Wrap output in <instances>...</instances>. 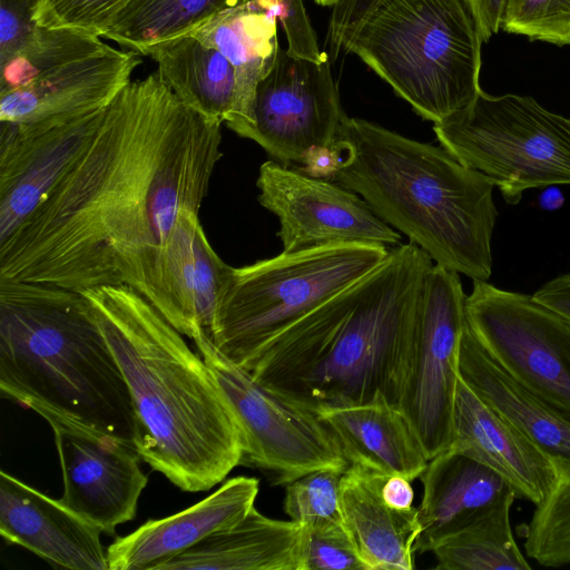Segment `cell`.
Segmentation results:
<instances>
[{
	"instance_id": "cell-1",
	"label": "cell",
	"mask_w": 570,
	"mask_h": 570,
	"mask_svg": "<svg viewBox=\"0 0 570 570\" xmlns=\"http://www.w3.org/2000/svg\"><path fill=\"white\" fill-rule=\"evenodd\" d=\"M222 125L180 101L157 71L105 109L75 163L0 243V278L73 291L127 285L165 318V248L179 214H199L223 156Z\"/></svg>"
},
{
	"instance_id": "cell-2",
	"label": "cell",
	"mask_w": 570,
	"mask_h": 570,
	"mask_svg": "<svg viewBox=\"0 0 570 570\" xmlns=\"http://www.w3.org/2000/svg\"><path fill=\"white\" fill-rule=\"evenodd\" d=\"M433 261L409 242L271 338L249 362L262 385L313 410L383 394L397 405L417 303Z\"/></svg>"
},
{
	"instance_id": "cell-3",
	"label": "cell",
	"mask_w": 570,
	"mask_h": 570,
	"mask_svg": "<svg viewBox=\"0 0 570 570\" xmlns=\"http://www.w3.org/2000/svg\"><path fill=\"white\" fill-rule=\"evenodd\" d=\"M80 292L127 382L141 460L186 492L224 481L240 464L242 444L202 355L134 288Z\"/></svg>"
},
{
	"instance_id": "cell-4",
	"label": "cell",
	"mask_w": 570,
	"mask_h": 570,
	"mask_svg": "<svg viewBox=\"0 0 570 570\" xmlns=\"http://www.w3.org/2000/svg\"><path fill=\"white\" fill-rule=\"evenodd\" d=\"M332 150L325 179L358 194L435 264L489 281L498 218L489 177L443 147L348 116Z\"/></svg>"
},
{
	"instance_id": "cell-5",
	"label": "cell",
	"mask_w": 570,
	"mask_h": 570,
	"mask_svg": "<svg viewBox=\"0 0 570 570\" xmlns=\"http://www.w3.org/2000/svg\"><path fill=\"white\" fill-rule=\"evenodd\" d=\"M0 393L47 422L134 445L127 382L79 291L0 278Z\"/></svg>"
},
{
	"instance_id": "cell-6",
	"label": "cell",
	"mask_w": 570,
	"mask_h": 570,
	"mask_svg": "<svg viewBox=\"0 0 570 570\" xmlns=\"http://www.w3.org/2000/svg\"><path fill=\"white\" fill-rule=\"evenodd\" d=\"M482 42L469 0H385L345 52L358 56L419 116L436 124L482 90Z\"/></svg>"
},
{
	"instance_id": "cell-7",
	"label": "cell",
	"mask_w": 570,
	"mask_h": 570,
	"mask_svg": "<svg viewBox=\"0 0 570 570\" xmlns=\"http://www.w3.org/2000/svg\"><path fill=\"white\" fill-rule=\"evenodd\" d=\"M389 252L384 245L347 243L228 265L208 340L246 368L277 333L364 277Z\"/></svg>"
},
{
	"instance_id": "cell-8",
	"label": "cell",
	"mask_w": 570,
	"mask_h": 570,
	"mask_svg": "<svg viewBox=\"0 0 570 570\" xmlns=\"http://www.w3.org/2000/svg\"><path fill=\"white\" fill-rule=\"evenodd\" d=\"M433 130L444 149L489 177L510 205L528 189L570 185V118L529 96L481 90Z\"/></svg>"
},
{
	"instance_id": "cell-9",
	"label": "cell",
	"mask_w": 570,
	"mask_h": 570,
	"mask_svg": "<svg viewBox=\"0 0 570 570\" xmlns=\"http://www.w3.org/2000/svg\"><path fill=\"white\" fill-rule=\"evenodd\" d=\"M191 341L239 433L240 464L268 471L274 484L285 485L314 470L350 465L315 410L258 383L218 353L205 333Z\"/></svg>"
},
{
	"instance_id": "cell-10",
	"label": "cell",
	"mask_w": 570,
	"mask_h": 570,
	"mask_svg": "<svg viewBox=\"0 0 570 570\" xmlns=\"http://www.w3.org/2000/svg\"><path fill=\"white\" fill-rule=\"evenodd\" d=\"M465 297L459 273L433 264L421 289L397 397L429 460L452 439Z\"/></svg>"
},
{
	"instance_id": "cell-11",
	"label": "cell",
	"mask_w": 570,
	"mask_h": 570,
	"mask_svg": "<svg viewBox=\"0 0 570 570\" xmlns=\"http://www.w3.org/2000/svg\"><path fill=\"white\" fill-rule=\"evenodd\" d=\"M466 324L511 376L570 411V318L533 295L473 281Z\"/></svg>"
},
{
	"instance_id": "cell-12",
	"label": "cell",
	"mask_w": 570,
	"mask_h": 570,
	"mask_svg": "<svg viewBox=\"0 0 570 570\" xmlns=\"http://www.w3.org/2000/svg\"><path fill=\"white\" fill-rule=\"evenodd\" d=\"M345 117L328 59H303L279 47L256 87L250 122L239 137L283 166H304L314 153L334 148Z\"/></svg>"
},
{
	"instance_id": "cell-13",
	"label": "cell",
	"mask_w": 570,
	"mask_h": 570,
	"mask_svg": "<svg viewBox=\"0 0 570 570\" xmlns=\"http://www.w3.org/2000/svg\"><path fill=\"white\" fill-rule=\"evenodd\" d=\"M258 202L279 222L283 252L367 243L397 246L401 235L356 193L298 168L267 160L259 168Z\"/></svg>"
},
{
	"instance_id": "cell-14",
	"label": "cell",
	"mask_w": 570,
	"mask_h": 570,
	"mask_svg": "<svg viewBox=\"0 0 570 570\" xmlns=\"http://www.w3.org/2000/svg\"><path fill=\"white\" fill-rule=\"evenodd\" d=\"M55 435L63 479L59 499L67 508L110 535L136 517L148 478L134 445L57 421Z\"/></svg>"
},
{
	"instance_id": "cell-15",
	"label": "cell",
	"mask_w": 570,
	"mask_h": 570,
	"mask_svg": "<svg viewBox=\"0 0 570 570\" xmlns=\"http://www.w3.org/2000/svg\"><path fill=\"white\" fill-rule=\"evenodd\" d=\"M141 63L139 55L108 46L0 92V121L21 132H38L104 110Z\"/></svg>"
},
{
	"instance_id": "cell-16",
	"label": "cell",
	"mask_w": 570,
	"mask_h": 570,
	"mask_svg": "<svg viewBox=\"0 0 570 570\" xmlns=\"http://www.w3.org/2000/svg\"><path fill=\"white\" fill-rule=\"evenodd\" d=\"M104 110L46 131L0 121V243L51 193L97 130Z\"/></svg>"
},
{
	"instance_id": "cell-17",
	"label": "cell",
	"mask_w": 570,
	"mask_h": 570,
	"mask_svg": "<svg viewBox=\"0 0 570 570\" xmlns=\"http://www.w3.org/2000/svg\"><path fill=\"white\" fill-rule=\"evenodd\" d=\"M448 449L487 465L511 487L517 498L535 507L544 502L562 480L556 461L461 379Z\"/></svg>"
},
{
	"instance_id": "cell-18",
	"label": "cell",
	"mask_w": 570,
	"mask_h": 570,
	"mask_svg": "<svg viewBox=\"0 0 570 570\" xmlns=\"http://www.w3.org/2000/svg\"><path fill=\"white\" fill-rule=\"evenodd\" d=\"M102 531L63 503L0 472V534L52 566L109 570Z\"/></svg>"
},
{
	"instance_id": "cell-19",
	"label": "cell",
	"mask_w": 570,
	"mask_h": 570,
	"mask_svg": "<svg viewBox=\"0 0 570 570\" xmlns=\"http://www.w3.org/2000/svg\"><path fill=\"white\" fill-rule=\"evenodd\" d=\"M258 490L256 478L235 476L194 505L148 520L107 548L109 570H159L209 534L243 520L255 507Z\"/></svg>"
},
{
	"instance_id": "cell-20",
	"label": "cell",
	"mask_w": 570,
	"mask_h": 570,
	"mask_svg": "<svg viewBox=\"0 0 570 570\" xmlns=\"http://www.w3.org/2000/svg\"><path fill=\"white\" fill-rule=\"evenodd\" d=\"M460 379L488 405L530 438L570 476V411L511 376L465 324L459 351Z\"/></svg>"
},
{
	"instance_id": "cell-21",
	"label": "cell",
	"mask_w": 570,
	"mask_h": 570,
	"mask_svg": "<svg viewBox=\"0 0 570 570\" xmlns=\"http://www.w3.org/2000/svg\"><path fill=\"white\" fill-rule=\"evenodd\" d=\"M420 479L421 530L414 544V552L419 553L431 552L512 490L493 470L451 449L430 459Z\"/></svg>"
},
{
	"instance_id": "cell-22",
	"label": "cell",
	"mask_w": 570,
	"mask_h": 570,
	"mask_svg": "<svg viewBox=\"0 0 570 570\" xmlns=\"http://www.w3.org/2000/svg\"><path fill=\"white\" fill-rule=\"evenodd\" d=\"M384 476L347 466L340 487L342 524L365 570H412L421 530L417 508L392 507L382 495Z\"/></svg>"
},
{
	"instance_id": "cell-23",
	"label": "cell",
	"mask_w": 570,
	"mask_h": 570,
	"mask_svg": "<svg viewBox=\"0 0 570 570\" xmlns=\"http://www.w3.org/2000/svg\"><path fill=\"white\" fill-rule=\"evenodd\" d=\"M316 412L350 465L410 481L425 470L429 459L411 424L383 394L364 403L322 407Z\"/></svg>"
},
{
	"instance_id": "cell-24",
	"label": "cell",
	"mask_w": 570,
	"mask_h": 570,
	"mask_svg": "<svg viewBox=\"0 0 570 570\" xmlns=\"http://www.w3.org/2000/svg\"><path fill=\"white\" fill-rule=\"evenodd\" d=\"M303 525L273 519L255 507L238 523L216 531L159 570H304Z\"/></svg>"
},
{
	"instance_id": "cell-25",
	"label": "cell",
	"mask_w": 570,
	"mask_h": 570,
	"mask_svg": "<svg viewBox=\"0 0 570 570\" xmlns=\"http://www.w3.org/2000/svg\"><path fill=\"white\" fill-rule=\"evenodd\" d=\"M227 267L210 246L198 213L181 212L166 244L165 271L168 322L183 335L209 337Z\"/></svg>"
},
{
	"instance_id": "cell-26",
	"label": "cell",
	"mask_w": 570,
	"mask_h": 570,
	"mask_svg": "<svg viewBox=\"0 0 570 570\" xmlns=\"http://www.w3.org/2000/svg\"><path fill=\"white\" fill-rule=\"evenodd\" d=\"M191 35L222 52L234 68L236 104L226 126L240 136L250 122L256 87L272 69L279 49L277 18L250 1L217 16Z\"/></svg>"
},
{
	"instance_id": "cell-27",
	"label": "cell",
	"mask_w": 570,
	"mask_h": 570,
	"mask_svg": "<svg viewBox=\"0 0 570 570\" xmlns=\"http://www.w3.org/2000/svg\"><path fill=\"white\" fill-rule=\"evenodd\" d=\"M163 82L185 105L225 125L236 104V77L227 58L187 35L151 47L147 55Z\"/></svg>"
},
{
	"instance_id": "cell-28",
	"label": "cell",
	"mask_w": 570,
	"mask_h": 570,
	"mask_svg": "<svg viewBox=\"0 0 570 570\" xmlns=\"http://www.w3.org/2000/svg\"><path fill=\"white\" fill-rule=\"evenodd\" d=\"M252 0H124L99 37L146 56L161 42L191 35L205 23Z\"/></svg>"
},
{
	"instance_id": "cell-29",
	"label": "cell",
	"mask_w": 570,
	"mask_h": 570,
	"mask_svg": "<svg viewBox=\"0 0 570 570\" xmlns=\"http://www.w3.org/2000/svg\"><path fill=\"white\" fill-rule=\"evenodd\" d=\"M515 499V492L508 491L485 513L440 542L431 551L436 560L435 569L530 570L510 523Z\"/></svg>"
},
{
	"instance_id": "cell-30",
	"label": "cell",
	"mask_w": 570,
	"mask_h": 570,
	"mask_svg": "<svg viewBox=\"0 0 570 570\" xmlns=\"http://www.w3.org/2000/svg\"><path fill=\"white\" fill-rule=\"evenodd\" d=\"M108 46L88 31L40 27L29 46L0 65V92L23 87L60 66L102 51Z\"/></svg>"
},
{
	"instance_id": "cell-31",
	"label": "cell",
	"mask_w": 570,
	"mask_h": 570,
	"mask_svg": "<svg viewBox=\"0 0 570 570\" xmlns=\"http://www.w3.org/2000/svg\"><path fill=\"white\" fill-rule=\"evenodd\" d=\"M524 549L542 567L570 564V476L535 510L523 527Z\"/></svg>"
},
{
	"instance_id": "cell-32",
	"label": "cell",
	"mask_w": 570,
	"mask_h": 570,
	"mask_svg": "<svg viewBox=\"0 0 570 570\" xmlns=\"http://www.w3.org/2000/svg\"><path fill=\"white\" fill-rule=\"evenodd\" d=\"M346 469L314 470L286 484L284 512L305 528L342 524L340 487Z\"/></svg>"
},
{
	"instance_id": "cell-33",
	"label": "cell",
	"mask_w": 570,
	"mask_h": 570,
	"mask_svg": "<svg viewBox=\"0 0 570 570\" xmlns=\"http://www.w3.org/2000/svg\"><path fill=\"white\" fill-rule=\"evenodd\" d=\"M501 28L530 40L570 45V0H505Z\"/></svg>"
},
{
	"instance_id": "cell-34",
	"label": "cell",
	"mask_w": 570,
	"mask_h": 570,
	"mask_svg": "<svg viewBox=\"0 0 570 570\" xmlns=\"http://www.w3.org/2000/svg\"><path fill=\"white\" fill-rule=\"evenodd\" d=\"M304 529V570H365L343 524Z\"/></svg>"
},
{
	"instance_id": "cell-35",
	"label": "cell",
	"mask_w": 570,
	"mask_h": 570,
	"mask_svg": "<svg viewBox=\"0 0 570 570\" xmlns=\"http://www.w3.org/2000/svg\"><path fill=\"white\" fill-rule=\"evenodd\" d=\"M124 0H41L37 22L43 28H70L99 36Z\"/></svg>"
},
{
	"instance_id": "cell-36",
	"label": "cell",
	"mask_w": 570,
	"mask_h": 570,
	"mask_svg": "<svg viewBox=\"0 0 570 570\" xmlns=\"http://www.w3.org/2000/svg\"><path fill=\"white\" fill-rule=\"evenodd\" d=\"M273 16L283 27L287 51L298 58L322 61L327 58L320 51L316 33L311 24L303 0H252Z\"/></svg>"
},
{
	"instance_id": "cell-37",
	"label": "cell",
	"mask_w": 570,
	"mask_h": 570,
	"mask_svg": "<svg viewBox=\"0 0 570 570\" xmlns=\"http://www.w3.org/2000/svg\"><path fill=\"white\" fill-rule=\"evenodd\" d=\"M41 0H0V65L29 46L40 26L37 12Z\"/></svg>"
},
{
	"instance_id": "cell-38",
	"label": "cell",
	"mask_w": 570,
	"mask_h": 570,
	"mask_svg": "<svg viewBox=\"0 0 570 570\" xmlns=\"http://www.w3.org/2000/svg\"><path fill=\"white\" fill-rule=\"evenodd\" d=\"M385 0H341L333 7L327 40L333 58L346 46L362 22Z\"/></svg>"
},
{
	"instance_id": "cell-39",
	"label": "cell",
	"mask_w": 570,
	"mask_h": 570,
	"mask_svg": "<svg viewBox=\"0 0 570 570\" xmlns=\"http://www.w3.org/2000/svg\"><path fill=\"white\" fill-rule=\"evenodd\" d=\"M533 297L570 318V273L550 279Z\"/></svg>"
},
{
	"instance_id": "cell-40",
	"label": "cell",
	"mask_w": 570,
	"mask_h": 570,
	"mask_svg": "<svg viewBox=\"0 0 570 570\" xmlns=\"http://www.w3.org/2000/svg\"><path fill=\"white\" fill-rule=\"evenodd\" d=\"M483 42L501 29L505 0H469Z\"/></svg>"
},
{
	"instance_id": "cell-41",
	"label": "cell",
	"mask_w": 570,
	"mask_h": 570,
	"mask_svg": "<svg viewBox=\"0 0 570 570\" xmlns=\"http://www.w3.org/2000/svg\"><path fill=\"white\" fill-rule=\"evenodd\" d=\"M411 482L401 475H385L381 487L383 498L392 507L401 510L414 508V491Z\"/></svg>"
},
{
	"instance_id": "cell-42",
	"label": "cell",
	"mask_w": 570,
	"mask_h": 570,
	"mask_svg": "<svg viewBox=\"0 0 570 570\" xmlns=\"http://www.w3.org/2000/svg\"><path fill=\"white\" fill-rule=\"evenodd\" d=\"M317 4L320 6H332L334 7L335 4H337L341 0H314Z\"/></svg>"
}]
</instances>
